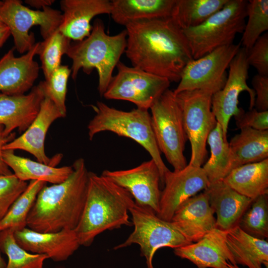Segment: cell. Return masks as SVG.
Returning a JSON list of instances; mask_svg holds the SVG:
<instances>
[{
    "label": "cell",
    "mask_w": 268,
    "mask_h": 268,
    "mask_svg": "<svg viewBox=\"0 0 268 268\" xmlns=\"http://www.w3.org/2000/svg\"><path fill=\"white\" fill-rule=\"evenodd\" d=\"M207 143L210 149V156L201 166L209 183L222 180L233 170V158L229 142L220 125L209 134Z\"/></svg>",
    "instance_id": "obj_29"
},
{
    "label": "cell",
    "mask_w": 268,
    "mask_h": 268,
    "mask_svg": "<svg viewBox=\"0 0 268 268\" xmlns=\"http://www.w3.org/2000/svg\"><path fill=\"white\" fill-rule=\"evenodd\" d=\"M15 133H12L6 135L4 133V127L0 125V175H7L12 174L10 168L6 164L2 156L3 147L15 138Z\"/></svg>",
    "instance_id": "obj_41"
},
{
    "label": "cell",
    "mask_w": 268,
    "mask_h": 268,
    "mask_svg": "<svg viewBox=\"0 0 268 268\" xmlns=\"http://www.w3.org/2000/svg\"><path fill=\"white\" fill-rule=\"evenodd\" d=\"M118 72L103 96L106 99L121 100L134 104L137 108L148 110L168 89L171 82L120 61Z\"/></svg>",
    "instance_id": "obj_11"
},
{
    "label": "cell",
    "mask_w": 268,
    "mask_h": 268,
    "mask_svg": "<svg viewBox=\"0 0 268 268\" xmlns=\"http://www.w3.org/2000/svg\"><path fill=\"white\" fill-rule=\"evenodd\" d=\"M228 0H176L171 17L182 29L198 26L221 9Z\"/></svg>",
    "instance_id": "obj_30"
},
{
    "label": "cell",
    "mask_w": 268,
    "mask_h": 268,
    "mask_svg": "<svg viewBox=\"0 0 268 268\" xmlns=\"http://www.w3.org/2000/svg\"><path fill=\"white\" fill-rule=\"evenodd\" d=\"M70 40L58 28L40 42L38 55L45 78L61 65L62 57L66 54Z\"/></svg>",
    "instance_id": "obj_34"
},
{
    "label": "cell",
    "mask_w": 268,
    "mask_h": 268,
    "mask_svg": "<svg viewBox=\"0 0 268 268\" xmlns=\"http://www.w3.org/2000/svg\"><path fill=\"white\" fill-rule=\"evenodd\" d=\"M125 27V53L133 67L179 83L184 68L194 59L183 30L173 19L142 20Z\"/></svg>",
    "instance_id": "obj_1"
},
{
    "label": "cell",
    "mask_w": 268,
    "mask_h": 268,
    "mask_svg": "<svg viewBox=\"0 0 268 268\" xmlns=\"http://www.w3.org/2000/svg\"><path fill=\"white\" fill-rule=\"evenodd\" d=\"M40 42L19 57L10 49L0 59V92L9 95L24 94L31 88L39 75V67L34 60Z\"/></svg>",
    "instance_id": "obj_18"
},
{
    "label": "cell",
    "mask_w": 268,
    "mask_h": 268,
    "mask_svg": "<svg viewBox=\"0 0 268 268\" xmlns=\"http://www.w3.org/2000/svg\"><path fill=\"white\" fill-rule=\"evenodd\" d=\"M246 15L248 20L242 32L240 43L248 51L268 30V0H248Z\"/></svg>",
    "instance_id": "obj_33"
},
{
    "label": "cell",
    "mask_w": 268,
    "mask_h": 268,
    "mask_svg": "<svg viewBox=\"0 0 268 268\" xmlns=\"http://www.w3.org/2000/svg\"><path fill=\"white\" fill-rule=\"evenodd\" d=\"M17 243L25 250L43 254L55 262L67 260L80 246L74 230L42 233L27 227L14 233Z\"/></svg>",
    "instance_id": "obj_19"
},
{
    "label": "cell",
    "mask_w": 268,
    "mask_h": 268,
    "mask_svg": "<svg viewBox=\"0 0 268 268\" xmlns=\"http://www.w3.org/2000/svg\"><path fill=\"white\" fill-rule=\"evenodd\" d=\"M6 264L1 256L0 251V268H6Z\"/></svg>",
    "instance_id": "obj_44"
},
{
    "label": "cell",
    "mask_w": 268,
    "mask_h": 268,
    "mask_svg": "<svg viewBox=\"0 0 268 268\" xmlns=\"http://www.w3.org/2000/svg\"><path fill=\"white\" fill-rule=\"evenodd\" d=\"M249 67L247 50L241 47L229 64L225 85L212 95L211 110L226 137L230 119L242 110L238 107L239 96L242 92L247 91L249 95V110L254 108L255 93L247 84Z\"/></svg>",
    "instance_id": "obj_13"
},
{
    "label": "cell",
    "mask_w": 268,
    "mask_h": 268,
    "mask_svg": "<svg viewBox=\"0 0 268 268\" xmlns=\"http://www.w3.org/2000/svg\"><path fill=\"white\" fill-rule=\"evenodd\" d=\"M45 96L37 85L27 94L9 95L0 92V125L9 135L16 129L24 132L36 117Z\"/></svg>",
    "instance_id": "obj_22"
},
{
    "label": "cell",
    "mask_w": 268,
    "mask_h": 268,
    "mask_svg": "<svg viewBox=\"0 0 268 268\" xmlns=\"http://www.w3.org/2000/svg\"><path fill=\"white\" fill-rule=\"evenodd\" d=\"M4 161L20 180H41L56 184L65 181L73 172L72 166L56 167L15 154L14 150H3Z\"/></svg>",
    "instance_id": "obj_26"
},
{
    "label": "cell",
    "mask_w": 268,
    "mask_h": 268,
    "mask_svg": "<svg viewBox=\"0 0 268 268\" xmlns=\"http://www.w3.org/2000/svg\"><path fill=\"white\" fill-rule=\"evenodd\" d=\"M28 185L27 182L20 180L13 173L0 175V221Z\"/></svg>",
    "instance_id": "obj_37"
},
{
    "label": "cell",
    "mask_w": 268,
    "mask_h": 268,
    "mask_svg": "<svg viewBox=\"0 0 268 268\" xmlns=\"http://www.w3.org/2000/svg\"><path fill=\"white\" fill-rule=\"evenodd\" d=\"M226 242L236 263L248 268H268V242L250 235L239 226L227 231Z\"/></svg>",
    "instance_id": "obj_25"
},
{
    "label": "cell",
    "mask_w": 268,
    "mask_h": 268,
    "mask_svg": "<svg viewBox=\"0 0 268 268\" xmlns=\"http://www.w3.org/2000/svg\"><path fill=\"white\" fill-rule=\"evenodd\" d=\"M234 117L236 126L240 130L249 128L260 131L268 130V111H259L254 108L245 112L242 109Z\"/></svg>",
    "instance_id": "obj_39"
},
{
    "label": "cell",
    "mask_w": 268,
    "mask_h": 268,
    "mask_svg": "<svg viewBox=\"0 0 268 268\" xmlns=\"http://www.w3.org/2000/svg\"><path fill=\"white\" fill-rule=\"evenodd\" d=\"M214 214L208 196L203 191L183 202L175 211L171 221L192 243L217 228Z\"/></svg>",
    "instance_id": "obj_20"
},
{
    "label": "cell",
    "mask_w": 268,
    "mask_h": 268,
    "mask_svg": "<svg viewBox=\"0 0 268 268\" xmlns=\"http://www.w3.org/2000/svg\"><path fill=\"white\" fill-rule=\"evenodd\" d=\"M72 166L73 172L65 181L41 190L28 215L27 228L49 233L76 227L86 199L89 171L82 158Z\"/></svg>",
    "instance_id": "obj_2"
},
{
    "label": "cell",
    "mask_w": 268,
    "mask_h": 268,
    "mask_svg": "<svg viewBox=\"0 0 268 268\" xmlns=\"http://www.w3.org/2000/svg\"><path fill=\"white\" fill-rule=\"evenodd\" d=\"M255 93L254 108L259 111H268V76L256 74L252 78Z\"/></svg>",
    "instance_id": "obj_40"
},
{
    "label": "cell",
    "mask_w": 268,
    "mask_h": 268,
    "mask_svg": "<svg viewBox=\"0 0 268 268\" xmlns=\"http://www.w3.org/2000/svg\"><path fill=\"white\" fill-rule=\"evenodd\" d=\"M134 204L125 189L102 175L89 172L85 205L74 230L80 246H91L96 237L106 230L133 226L129 212Z\"/></svg>",
    "instance_id": "obj_3"
},
{
    "label": "cell",
    "mask_w": 268,
    "mask_h": 268,
    "mask_svg": "<svg viewBox=\"0 0 268 268\" xmlns=\"http://www.w3.org/2000/svg\"><path fill=\"white\" fill-rule=\"evenodd\" d=\"M229 142L233 169L241 165L268 158V130L247 128L240 130Z\"/></svg>",
    "instance_id": "obj_28"
},
{
    "label": "cell",
    "mask_w": 268,
    "mask_h": 268,
    "mask_svg": "<svg viewBox=\"0 0 268 268\" xmlns=\"http://www.w3.org/2000/svg\"><path fill=\"white\" fill-rule=\"evenodd\" d=\"M150 109L151 125L160 152L174 171L183 169L187 165L184 151L188 138L177 95L168 89Z\"/></svg>",
    "instance_id": "obj_7"
},
{
    "label": "cell",
    "mask_w": 268,
    "mask_h": 268,
    "mask_svg": "<svg viewBox=\"0 0 268 268\" xmlns=\"http://www.w3.org/2000/svg\"><path fill=\"white\" fill-rule=\"evenodd\" d=\"M176 95L182 108L184 128L191 146L188 164L201 167L207 153L208 136L217 123L211 110L212 93L193 90Z\"/></svg>",
    "instance_id": "obj_10"
},
{
    "label": "cell",
    "mask_w": 268,
    "mask_h": 268,
    "mask_svg": "<svg viewBox=\"0 0 268 268\" xmlns=\"http://www.w3.org/2000/svg\"><path fill=\"white\" fill-rule=\"evenodd\" d=\"M240 194L255 200L268 194V158L233 169L222 180Z\"/></svg>",
    "instance_id": "obj_27"
},
{
    "label": "cell",
    "mask_w": 268,
    "mask_h": 268,
    "mask_svg": "<svg viewBox=\"0 0 268 268\" xmlns=\"http://www.w3.org/2000/svg\"><path fill=\"white\" fill-rule=\"evenodd\" d=\"M209 182L202 167L188 164L179 171H167L164 175L160 208L157 215L171 221L178 207L185 201L205 190Z\"/></svg>",
    "instance_id": "obj_15"
},
{
    "label": "cell",
    "mask_w": 268,
    "mask_h": 268,
    "mask_svg": "<svg viewBox=\"0 0 268 268\" xmlns=\"http://www.w3.org/2000/svg\"><path fill=\"white\" fill-rule=\"evenodd\" d=\"M14 233L12 229L0 231V251L8 258L6 268H42L47 256L25 250L17 243Z\"/></svg>",
    "instance_id": "obj_32"
},
{
    "label": "cell",
    "mask_w": 268,
    "mask_h": 268,
    "mask_svg": "<svg viewBox=\"0 0 268 268\" xmlns=\"http://www.w3.org/2000/svg\"><path fill=\"white\" fill-rule=\"evenodd\" d=\"M71 73V69L67 66L61 65L45 80L38 84L45 97L48 98L54 103L64 118L67 114L66 99L67 83Z\"/></svg>",
    "instance_id": "obj_36"
},
{
    "label": "cell",
    "mask_w": 268,
    "mask_h": 268,
    "mask_svg": "<svg viewBox=\"0 0 268 268\" xmlns=\"http://www.w3.org/2000/svg\"><path fill=\"white\" fill-rule=\"evenodd\" d=\"M63 17L59 30L70 40L81 41L90 34L91 20L96 15L110 14L111 2L108 0H62Z\"/></svg>",
    "instance_id": "obj_21"
},
{
    "label": "cell",
    "mask_w": 268,
    "mask_h": 268,
    "mask_svg": "<svg viewBox=\"0 0 268 268\" xmlns=\"http://www.w3.org/2000/svg\"><path fill=\"white\" fill-rule=\"evenodd\" d=\"M96 114L89 122L87 129L90 140L97 134L109 131L119 136L132 139L142 146L156 164L161 176V185L169 169L164 163L153 131L148 110L136 108L124 111L98 101L92 106Z\"/></svg>",
    "instance_id": "obj_5"
},
{
    "label": "cell",
    "mask_w": 268,
    "mask_h": 268,
    "mask_svg": "<svg viewBox=\"0 0 268 268\" xmlns=\"http://www.w3.org/2000/svg\"><path fill=\"white\" fill-rule=\"evenodd\" d=\"M46 184V182L41 180L30 181L27 188L0 221V231L6 229H12L15 231L27 227L28 215L39 193Z\"/></svg>",
    "instance_id": "obj_31"
},
{
    "label": "cell",
    "mask_w": 268,
    "mask_h": 268,
    "mask_svg": "<svg viewBox=\"0 0 268 268\" xmlns=\"http://www.w3.org/2000/svg\"><path fill=\"white\" fill-rule=\"evenodd\" d=\"M102 175L127 190L134 203L159 212L162 191L159 169L151 159L133 168L104 170Z\"/></svg>",
    "instance_id": "obj_14"
},
{
    "label": "cell",
    "mask_w": 268,
    "mask_h": 268,
    "mask_svg": "<svg viewBox=\"0 0 268 268\" xmlns=\"http://www.w3.org/2000/svg\"><path fill=\"white\" fill-rule=\"evenodd\" d=\"M176 0H113L110 15L117 24L171 16Z\"/></svg>",
    "instance_id": "obj_24"
},
{
    "label": "cell",
    "mask_w": 268,
    "mask_h": 268,
    "mask_svg": "<svg viewBox=\"0 0 268 268\" xmlns=\"http://www.w3.org/2000/svg\"><path fill=\"white\" fill-rule=\"evenodd\" d=\"M238 226L255 238L265 240L268 237V195L259 196L253 201Z\"/></svg>",
    "instance_id": "obj_35"
},
{
    "label": "cell",
    "mask_w": 268,
    "mask_h": 268,
    "mask_svg": "<svg viewBox=\"0 0 268 268\" xmlns=\"http://www.w3.org/2000/svg\"><path fill=\"white\" fill-rule=\"evenodd\" d=\"M204 191L216 215L217 228L224 231L238 226L241 217L253 201L234 190L223 180L210 183Z\"/></svg>",
    "instance_id": "obj_23"
},
{
    "label": "cell",
    "mask_w": 268,
    "mask_h": 268,
    "mask_svg": "<svg viewBox=\"0 0 268 268\" xmlns=\"http://www.w3.org/2000/svg\"><path fill=\"white\" fill-rule=\"evenodd\" d=\"M2 1H0V5L2 4Z\"/></svg>",
    "instance_id": "obj_45"
},
{
    "label": "cell",
    "mask_w": 268,
    "mask_h": 268,
    "mask_svg": "<svg viewBox=\"0 0 268 268\" xmlns=\"http://www.w3.org/2000/svg\"><path fill=\"white\" fill-rule=\"evenodd\" d=\"M61 118L64 117L58 108L44 97L38 115L29 127L20 136L4 145L3 150H22L31 154L38 162L56 167L62 155L58 154L49 158L45 152L44 142L50 126Z\"/></svg>",
    "instance_id": "obj_16"
},
{
    "label": "cell",
    "mask_w": 268,
    "mask_h": 268,
    "mask_svg": "<svg viewBox=\"0 0 268 268\" xmlns=\"http://www.w3.org/2000/svg\"><path fill=\"white\" fill-rule=\"evenodd\" d=\"M53 0H26L25 1L27 4L37 8L50 6L54 3Z\"/></svg>",
    "instance_id": "obj_42"
},
{
    "label": "cell",
    "mask_w": 268,
    "mask_h": 268,
    "mask_svg": "<svg viewBox=\"0 0 268 268\" xmlns=\"http://www.w3.org/2000/svg\"><path fill=\"white\" fill-rule=\"evenodd\" d=\"M134 231L115 250L137 244L147 268H154L152 261L157 250L162 247L178 248L190 244L172 221L159 218L151 209L135 204L130 208Z\"/></svg>",
    "instance_id": "obj_8"
},
{
    "label": "cell",
    "mask_w": 268,
    "mask_h": 268,
    "mask_svg": "<svg viewBox=\"0 0 268 268\" xmlns=\"http://www.w3.org/2000/svg\"><path fill=\"white\" fill-rule=\"evenodd\" d=\"M226 233L227 231L215 228L198 241L174 249V253L198 268H241L227 247Z\"/></svg>",
    "instance_id": "obj_17"
},
{
    "label": "cell",
    "mask_w": 268,
    "mask_h": 268,
    "mask_svg": "<svg viewBox=\"0 0 268 268\" xmlns=\"http://www.w3.org/2000/svg\"><path fill=\"white\" fill-rule=\"evenodd\" d=\"M248 65L254 67L258 74L268 76V33H265L247 51Z\"/></svg>",
    "instance_id": "obj_38"
},
{
    "label": "cell",
    "mask_w": 268,
    "mask_h": 268,
    "mask_svg": "<svg viewBox=\"0 0 268 268\" xmlns=\"http://www.w3.org/2000/svg\"><path fill=\"white\" fill-rule=\"evenodd\" d=\"M126 45V30L110 36L105 32L103 21L96 19L90 35L81 41L71 43L66 53L72 61L70 68L72 78H76L81 69L87 74L95 69L98 75V90L103 96Z\"/></svg>",
    "instance_id": "obj_4"
},
{
    "label": "cell",
    "mask_w": 268,
    "mask_h": 268,
    "mask_svg": "<svg viewBox=\"0 0 268 268\" xmlns=\"http://www.w3.org/2000/svg\"><path fill=\"white\" fill-rule=\"evenodd\" d=\"M247 0H228L223 7L201 25L183 29L194 60L233 44L245 25Z\"/></svg>",
    "instance_id": "obj_6"
},
{
    "label": "cell",
    "mask_w": 268,
    "mask_h": 268,
    "mask_svg": "<svg viewBox=\"0 0 268 268\" xmlns=\"http://www.w3.org/2000/svg\"><path fill=\"white\" fill-rule=\"evenodd\" d=\"M10 35L9 28L0 20V48Z\"/></svg>",
    "instance_id": "obj_43"
},
{
    "label": "cell",
    "mask_w": 268,
    "mask_h": 268,
    "mask_svg": "<svg viewBox=\"0 0 268 268\" xmlns=\"http://www.w3.org/2000/svg\"><path fill=\"white\" fill-rule=\"evenodd\" d=\"M241 46L240 42L222 46L192 61L184 68L174 93L202 90L213 94L221 89L227 80L226 69Z\"/></svg>",
    "instance_id": "obj_12"
},
{
    "label": "cell",
    "mask_w": 268,
    "mask_h": 268,
    "mask_svg": "<svg viewBox=\"0 0 268 268\" xmlns=\"http://www.w3.org/2000/svg\"><path fill=\"white\" fill-rule=\"evenodd\" d=\"M63 15L60 10L46 6L34 10L23 5L18 0H6L0 5V20L9 28L14 48L20 54L30 50L35 44L34 35L29 32L34 26H40L45 39L59 28Z\"/></svg>",
    "instance_id": "obj_9"
}]
</instances>
